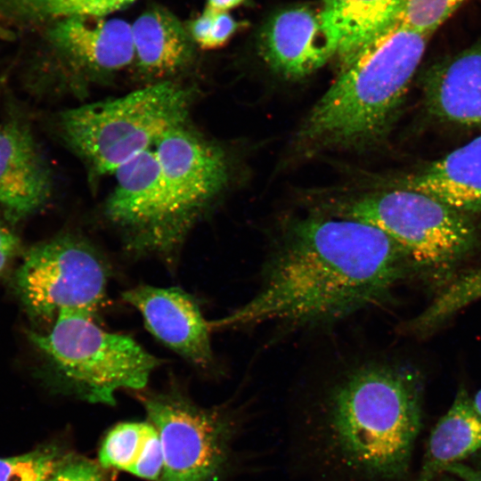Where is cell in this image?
Masks as SVG:
<instances>
[{
	"label": "cell",
	"instance_id": "9c48e42d",
	"mask_svg": "<svg viewBox=\"0 0 481 481\" xmlns=\"http://www.w3.org/2000/svg\"><path fill=\"white\" fill-rule=\"evenodd\" d=\"M143 403L162 447L160 481H214L224 472L241 426L232 414L202 408L176 391Z\"/></svg>",
	"mask_w": 481,
	"mask_h": 481
},
{
	"label": "cell",
	"instance_id": "30bf717a",
	"mask_svg": "<svg viewBox=\"0 0 481 481\" xmlns=\"http://www.w3.org/2000/svg\"><path fill=\"white\" fill-rule=\"evenodd\" d=\"M115 185L104 206L106 219L121 234L133 257H151L164 200L161 168L154 146L113 173Z\"/></svg>",
	"mask_w": 481,
	"mask_h": 481
},
{
	"label": "cell",
	"instance_id": "4dcf8cb0",
	"mask_svg": "<svg viewBox=\"0 0 481 481\" xmlns=\"http://www.w3.org/2000/svg\"><path fill=\"white\" fill-rule=\"evenodd\" d=\"M472 406L481 419V389L476 394L475 397L471 399Z\"/></svg>",
	"mask_w": 481,
	"mask_h": 481
},
{
	"label": "cell",
	"instance_id": "ac0fdd59",
	"mask_svg": "<svg viewBox=\"0 0 481 481\" xmlns=\"http://www.w3.org/2000/svg\"><path fill=\"white\" fill-rule=\"evenodd\" d=\"M404 0H323L321 24L342 63L397 18Z\"/></svg>",
	"mask_w": 481,
	"mask_h": 481
},
{
	"label": "cell",
	"instance_id": "d4e9b609",
	"mask_svg": "<svg viewBox=\"0 0 481 481\" xmlns=\"http://www.w3.org/2000/svg\"><path fill=\"white\" fill-rule=\"evenodd\" d=\"M240 24L229 12L205 10L191 24L189 32L195 44L202 48H216L225 44Z\"/></svg>",
	"mask_w": 481,
	"mask_h": 481
},
{
	"label": "cell",
	"instance_id": "3957f363",
	"mask_svg": "<svg viewBox=\"0 0 481 481\" xmlns=\"http://www.w3.org/2000/svg\"><path fill=\"white\" fill-rule=\"evenodd\" d=\"M429 36L394 23L343 62L337 79L304 121L299 140L316 148L355 147L391 125Z\"/></svg>",
	"mask_w": 481,
	"mask_h": 481
},
{
	"label": "cell",
	"instance_id": "4316f807",
	"mask_svg": "<svg viewBox=\"0 0 481 481\" xmlns=\"http://www.w3.org/2000/svg\"><path fill=\"white\" fill-rule=\"evenodd\" d=\"M51 481H103L100 469L87 460L66 461Z\"/></svg>",
	"mask_w": 481,
	"mask_h": 481
},
{
	"label": "cell",
	"instance_id": "5b68a950",
	"mask_svg": "<svg viewBox=\"0 0 481 481\" xmlns=\"http://www.w3.org/2000/svg\"><path fill=\"white\" fill-rule=\"evenodd\" d=\"M192 94L168 80L61 113L69 148L97 175L113 174L171 129L186 123Z\"/></svg>",
	"mask_w": 481,
	"mask_h": 481
},
{
	"label": "cell",
	"instance_id": "f546056e",
	"mask_svg": "<svg viewBox=\"0 0 481 481\" xmlns=\"http://www.w3.org/2000/svg\"><path fill=\"white\" fill-rule=\"evenodd\" d=\"M245 0H207L205 9L212 12H228L240 5Z\"/></svg>",
	"mask_w": 481,
	"mask_h": 481
},
{
	"label": "cell",
	"instance_id": "8992f818",
	"mask_svg": "<svg viewBox=\"0 0 481 481\" xmlns=\"http://www.w3.org/2000/svg\"><path fill=\"white\" fill-rule=\"evenodd\" d=\"M336 216L385 232L411 265L435 276L446 274L474 248V224L450 206L420 192L401 188L368 193L343 203Z\"/></svg>",
	"mask_w": 481,
	"mask_h": 481
},
{
	"label": "cell",
	"instance_id": "2e32d148",
	"mask_svg": "<svg viewBox=\"0 0 481 481\" xmlns=\"http://www.w3.org/2000/svg\"><path fill=\"white\" fill-rule=\"evenodd\" d=\"M404 188L464 213L481 212V135L409 175Z\"/></svg>",
	"mask_w": 481,
	"mask_h": 481
},
{
	"label": "cell",
	"instance_id": "6da1fadb",
	"mask_svg": "<svg viewBox=\"0 0 481 481\" xmlns=\"http://www.w3.org/2000/svg\"><path fill=\"white\" fill-rule=\"evenodd\" d=\"M411 265L381 230L346 217L291 223L270 253L257 292L211 329L274 322L312 327L381 303Z\"/></svg>",
	"mask_w": 481,
	"mask_h": 481
},
{
	"label": "cell",
	"instance_id": "9a60e30c",
	"mask_svg": "<svg viewBox=\"0 0 481 481\" xmlns=\"http://www.w3.org/2000/svg\"><path fill=\"white\" fill-rule=\"evenodd\" d=\"M423 90L426 107L436 118L481 128V37L430 67Z\"/></svg>",
	"mask_w": 481,
	"mask_h": 481
},
{
	"label": "cell",
	"instance_id": "ba28073f",
	"mask_svg": "<svg viewBox=\"0 0 481 481\" xmlns=\"http://www.w3.org/2000/svg\"><path fill=\"white\" fill-rule=\"evenodd\" d=\"M164 200L151 257L173 265L190 230L228 179L224 152L184 123L154 146Z\"/></svg>",
	"mask_w": 481,
	"mask_h": 481
},
{
	"label": "cell",
	"instance_id": "e0dca14e",
	"mask_svg": "<svg viewBox=\"0 0 481 481\" xmlns=\"http://www.w3.org/2000/svg\"><path fill=\"white\" fill-rule=\"evenodd\" d=\"M135 61L140 70L163 80L186 68L192 60L193 40L170 12L153 7L131 24Z\"/></svg>",
	"mask_w": 481,
	"mask_h": 481
},
{
	"label": "cell",
	"instance_id": "7402d4cb",
	"mask_svg": "<svg viewBox=\"0 0 481 481\" xmlns=\"http://www.w3.org/2000/svg\"><path fill=\"white\" fill-rule=\"evenodd\" d=\"M153 428L151 422H124L112 428L99 451L102 467L129 473L142 454Z\"/></svg>",
	"mask_w": 481,
	"mask_h": 481
},
{
	"label": "cell",
	"instance_id": "277c9868",
	"mask_svg": "<svg viewBox=\"0 0 481 481\" xmlns=\"http://www.w3.org/2000/svg\"><path fill=\"white\" fill-rule=\"evenodd\" d=\"M28 338L45 377L89 403L115 404L118 390L144 387L161 364L133 338L102 330L80 311H61L47 333L29 331Z\"/></svg>",
	"mask_w": 481,
	"mask_h": 481
},
{
	"label": "cell",
	"instance_id": "83f0119b",
	"mask_svg": "<svg viewBox=\"0 0 481 481\" xmlns=\"http://www.w3.org/2000/svg\"><path fill=\"white\" fill-rule=\"evenodd\" d=\"M20 250V239L0 218V274Z\"/></svg>",
	"mask_w": 481,
	"mask_h": 481
},
{
	"label": "cell",
	"instance_id": "5bb4252c",
	"mask_svg": "<svg viewBox=\"0 0 481 481\" xmlns=\"http://www.w3.org/2000/svg\"><path fill=\"white\" fill-rule=\"evenodd\" d=\"M261 54L278 74L304 77L322 66L337 48L322 28L319 12L295 6L275 13L260 37Z\"/></svg>",
	"mask_w": 481,
	"mask_h": 481
},
{
	"label": "cell",
	"instance_id": "7a4b0ae2",
	"mask_svg": "<svg viewBox=\"0 0 481 481\" xmlns=\"http://www.w3.org/2000/svg\"><path fill=\"white\" fill-rule=\"evenodd\" d=\"M420 427L417 377L402 367L363 364L289 416V462L303 481H398Z\"/></svg>",
	"mask_w": 481,
	"mask_h": 481
},
{
	"label": "cell",
	"instance_id": "44dd1931",
	"mask_svg": "<svg viewBox=\"0 0 481 481\" xmlns=\"http://www.w3.org/2000/svg\"><path fill=\"white\" fill-rule=\"evenodd\" d=\"M481 298V269L468 271L446 282L410 326L415 331L437 327L455 313Z\"/></svg>",
	"mask_w": 481,
	"mask_h": 481
},
{
	"label": "cell",
	"instance_id": "1f68e13d",
	"mask_svg": "<svg viewBox=\"0 0 481 481\" xmlns=\"http://www.w3.org/2000/svg\"><path fill=\"white\" fill-rule=\"evenodd\" d=\"M440 481H461L460 480L459 478H455V479H452L451 477H444L443 479H441Z\"/></svg>",
	"mask_w": 481,
	"mask_h": 481
},
{
	"label": "cell",
	"instance_id": "484cf974",
	"mask_svg": "<svg viewBox=\"0 0 481 481\" xmlns=\"http://www.w3.org/2000/svg\"><path fill=\"white\" fill-rule=\"evenodd\" d=\"M164 458L157 429L151 432L145 446L129 473L147 480H159L161 477Z\"/></svg>",
	"mask_w": 481,
	"mask_h": 481
},
{
	"label": "cell",
	"instance_id": "ffe728a7",
	"mask_svg": "<svg viewBox=\"0 0 481 481\" xmlns=\"http://www.w3.org/2000/svg\"><path fill=\"white\" fill-rule=\"evenodd\" d=\"M136 0H0V18L17 23L107 16Z\"/></svg>",
	"mask_w": 481,
	"mask_h": 481
},
{
	"label": "cell",
	"instance_id": "cb8c5ba5",
	"mask_svg": "<svg viewBox=\"0 0 481 481\" xmlns=\"http://www.w3.org/2000/svg\"><path fill=\"white\" fill-rule=\"evenodd\" d=\"M464 0H404L395 23L430 36Z\"/></svg>",
	"mask_w": 481,
	"mask_h": 481
},
{
	"label": "cell",
	"instance_id": "f1b7e54d",
	"mask_svg": "<svg viewBox=\"0 0 481 481\" xmlns=\"http://www.w3.org/2000/svg\"><path fill=\"white\" fill-rule=\"evenodd\" d=\"M444 472L451 474L461 481H481V469H473L462 462L448 466Z\"/></svg>",
	"mask_w": 481,
	"mask_h": 481
},
{
	"label": "cell",
	"instance_id": "4fadbf2b",
	"mask_svg": "<svg viewBox=\"0 0 481 481\" xmlns=\"http://www.w3.org/2000/svg\"><path fill=\"white\" fill-rule=\"evenodd\" d=\"M49 40L74 69L95 74L118 71L135 61L131 24L106 16L56 20Z\"/></svg>",
	"mask_w": 481,
	"mask_h": 481
},
{
	"label": "cell",
	"instance_id": "7c38bea8",
	"mask_svg": "<svg viewBox=\"0 0 481 481\" xmlns=\"http://www.w3.org/2000/svg\"><path fill=\"white\" fill-rule=\"evenodd\" d=\"M51 193V175L24 118L0 124V209L12 223L40 209Z\"/></svg>",
	"mask_w": 481,
	"mask_h": 481
},
{
	"label": "cell",
	"instance_id": "d6986e66",
	"mask_svg": "<svg viewBox=\"0 0 481 481\" xmlns=\"http://www.w3.org/2000/svg\"><path fill=\"white\" fill-rule=\"evenodd\" d=\"M481 452V419L464 390L459 391L428 440L417 481H431L454 463Z\"/></svg>",
	"mask_w": 481,
	"mask_h": 481
},
{
	"label": "cell",
	"instance_id": "603a6c76",
	"mask_svg": "<svg viewBox=\"0 0 481 481\" xmlns=\"http://www.w3.org/2000/svg\"><path fill=\"white\" fill-rule=\"evenodd\" d=\"M65 461L53 447L0 458V481H51Z\"/></svg>",
	"mask_w": 481,
	"mask_h": 481
},
{
	"label": "cell",
	"instance_id": "52a82bcc",
	"mask_svg": "<svg viewBox=\"0 0 481 481\" xmlns=\"http://www.w3.org/2000/svg\"><path fill=\"white\" fill-rule=\"evenodd\" d=\"M110 274L102 253L81 236L65 232L29 248L12 286L33 321H54L66 309L95 318Z\"/></svg>",
	"mask_w": 481,
	"mask_h": 481
},
{
	"label": "cell",
	"instance_id": "8fae6325",
	"mask_svg": "<svg viewBox=\"0 0 481 481\" xmlns=\"http://www.w3.org/2000/svg\"><path fill=\"white\" fill-rule=\"evenodd\" d=\"M162 344L199 367L213 362L210 322L189 293L176 287L138 285L122 293Z\"/></svg>",
	"mask_w": 481,
	"mask_h": 481
}]
</instances>
